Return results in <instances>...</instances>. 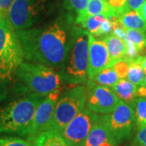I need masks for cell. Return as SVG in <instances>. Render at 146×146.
I'll return each instance as SVG.
<instances>
[{
    "label": "cell",
    "instance_id": "1",
    "mask_svg": "<svg viewBox=\"0 0 146 146\" xmlns=\"http://www.w3.org/2000/svg\"><path fill=\"white\" fill-rule=\"evenodd\" d=\"M16 33L27 61L42 63L50 68H60L70 46L63 27L55 23Z\"/></svg>",
    "mask_w": 146,
    "mask_h": 146
},
{
    "label": "cell",
    "instance_id": "2",
    "mask_svg": "<svg viewBox=\"0 0 146 146\" xmlns=\"http://www.w3.org/2000/svg\"><path fill=\"white\" fill-rule=\"evenodd\" d=\"M24 59L23 49L16 31L6 18L0 17V101L4 99Z\"/></svg>",
    "mask_w": 146,
    "mask_h": 146
},
{
    "label": "cell",
    "instance_id": "3",
    "mask_svg": "<svg viewBox=\"0 0 146 146\" xmlns=\"http://www.w3.org/2000/svg\"><path fill=\"white\" fill-rule=\"evenodd\" d=\"M14 89L17 93L46 97L60 88V77L52 68L42 63L23 62L15 77Z\"/></svg>",
    "mask_w": 146,
    "mask_h": 146
},
{
    "label": "cell",
    "instance_id": "4",
    "mask_svg": "<svg viewBox=\"0 0 146 146\" xmlns=\"http://www.w3.org/2000/svg\"><path fill=\"white\" fill-rule=\"evenodd\" d=\"M45 98L27 94L0 107V134L28 136L35 110Z\"/></svg>",
    "mask_w": 146,
    "mask_h": 146
},
{
    "label": "cell",
    "instance_id": "5",
    "mask_svg": "<svg viewBox=\"0 0 146 146\" xmlns=\"http://www.w3.org/2000/svg\"><path fill=\"white\" fill-rule=\"evenodd\" d=\"M88 67L89 37L88 33L84 31L76 35L58 74L65 84L82 85L88 81Z\"/></svg>",
    "mask_w": 146,
    "mask_h": 146
},
{
    "label": "cell",
    "instance_id": "6",
    "mask_svg": "<svg viewBox=\"0 0 146 146\" xmlns=\"http://www.w3.org/2000/svg\"><path fill=\"white\" fill-rule=\"evenodd\" d=\"M86 87L76 85L65 92L58 100L52 119L46 131L61 134L65 127L85 107Z\"/></svg>",
    "mask_w": 146,
    "mask_h": 146
},
{
    "label": "cell",
    "instance_id": "7",
    "mask_svg": "<svg viewBox=\"0 0 146 146\" xmlns=\"http://www.w3.org/2000/svg\"><path fill=\"white\" fill-rule=\"evenodd\" d=\"M102 115L117 146L130 140L136 131L135 112L131 103L120 100L113 112Z\"/></svg>",
    "mask_w": 146,
    "mask_h": 146
},
{
    "label": "cell",
    "instance_id": "8",
    "mask_svg": "<svg viewBox=\"0 0 146 146\" xmlns=\"http://www.w3.org/2000/svg\"><path fill=\"white\" fill-rule=\"evenodd\" d=\"M45 0H15L7 16V21L16 32L29 29L44 8Z\"/></svg>",
    "mask_w": 146,
    "mask_h": 146
},
{
    "label": "cell",
    "instance_id": "9",
    "mask_svg": "<svg viewBox=\"0 0 146 146\" xmlns=\"http://www.w3.org/2000/svg\"><path fill=\"white\" fill-rule=\"evenodd\" d=\"M119 102L120 99L111 88L88 80L85 107L91 111L99 115H107L115 110Z\"/></svg>",
    "mask_w": 146,
    "mask_h": 146
},
{
    "label": "cell",
    "instance_id": "10",
    "mask_svg": "<svg viewBox=\"0 0 146 146\" xmlns=\"http://www.w3.org/2000/svg\"><path fill=\"white\" fill-rule=\"evenodd\" d=\"M98 117L99 114L84 107L65 127L61 136L69 146H80L88 136Z\"/></svg>",
    "mask_w": 146,
    "mask_h": 146
},
{
    "label": "cell",
    "instance_id": "11",
    "mask_svg": "<svg viewBox=\"0 0 146 146\" xmlns=\"http://www.w3.org/2000/svg\"><path fill=\"white\" fill-rule=\"evenodd\" d=\"M61 92L62 89L60 87L46 96L37 106L27 137L36 136L46 131L52 119L55 106L59 97L61 96Z\"/></svg>",
    "mask_w": 146,
    "mask_h": 146
},
{
    "label": "cell",
    "instance_id": "12",
    "mask_svg": "<svg viewBox=\"0 0 146 146\" xmlns=\"http://www.w3.org/2000/svg\"><path fill=\"white\" fill-rule=\"evenodd\" d=\"M89 37V67L88 80L106 68L113 67L107 47L103 39H97L88 33Z\"/></svg>",
    "mask_w": 146,
    "mask_h": 146
},
{
    "label": "cell",
    "instance_id": "13",
    "mask_svg": "<svg viewBox=\"0 0 146 146\" xmlns=\"http://www.w3.org/2000/svg\"><path fill=\"white\" fill-rule=\"evenodd\" d=\"M80 146H117L105 124L102 115H99L88 136Z\"/></svg>",
    "mask_w": 146,
    "mask_h": 146
},
{
    "label": "cell",
    "instance_id": "14",
    "mask_svg": "<svg viewBox=\"0 0 146 146\" xmlns=\"http://www.w3.org/2000/svg\"><path fill=\"white\" fill-rule=\"evenodd\" d=\"M103 40L106 42L110 58L113 65L122 59H125L127 46L123 39L111 33L105 36Z\"/></svg>",
    "mask_w": 146,
    "mask_h": 146
},
{
    "label": "cell",
    "instance_id": "15",
    "mask_svg": "<svg viewBox=\"0 0 146 146\" xmlns=\"http://www.w3.org/2000/svg\"><path fill=\"white\" fill-rule=\"evenodd\" d=\"M34 146H69L61 134L45 131L36 136L28 137Z\"/></svg>",
    "mask_w": 146,
    "mask_h": 146
},
{
    "label": "cell",
    "instance_id": "16",
    "mask_svg": "<svg viewBox=\"0 0 146 146\" xmlns=\"http://www.w3.org/2000/svg\"><path fill=\"white\" fill-rule=\"evenodd\" d=\"M111 89L121 101L127 103H131L137 96L138 87L127 79H120Z\"/></svg>",
    "mask_w": 146,
    "mask_h": 146
},
{
    "label": "cell",
    "instance_id": "17",
    "mask_svg": "<svg viewBox=\"0 0 146 146\" xmlns=\"http://www.w3.org/2000/svg\"><path fill=\"white\" fill-rule=\"evenodd\" d=\"M98 15H104L107 18L115 17L110 9V7L106 0H89L86 11L84 16L80 18H76V23L80 24L87 17L98 16Z\"/></svg>",
    "mask_w": 146,
    "mask_h": 146
},
{
    "label": "cell",
    "instance_id": "18",
    "mask_svg": "<svg viewBox=\"0 0 146 146\" xmlns=\"http://www.w3.org/2000/svg\"><path fill=\"white\" fill-rule=\"evenodd\" d=\"M118 19L126 29L146 32V22L138 11L129 10L121 15Z\"/></svg>",
    "mask_w": 146,
    "mask_h": 146
},
{
    "label": "cell",
    "instance_id": "19",
    "mask_svg": "<svg viewBox=\"0 0 146 146\" xmlns=\"http://www.w3.org/2000/svg\"><path fill=\"white\" fill-rule=\"evenodd\" d=\"M128 63V72L127 79L136 86H141L145 77V72L141 63L140 56L134 59L127 60Z\"/></svg>",
    "mask_w": 146,
    "mask_h": 146
},
{
    "label": "cell",
    "instance_id": "20",
    "mask_svg": "<svg viewBox=\"0 0 146 146\" xmlns=\"http://www.w3.org/2000/svg\"><path fill=\"white\" fill-rule=\"evenodd\" d=\"M131 104L134 109L136 128L138 131L146 125V98L136 96Z\"/></svg>",
    "mask_w": 146,
    "mask_h": 146
},
{
    "label": "cell",
    "instance_id": "21",
    "mask_svg": "<svg viewBox=\"0 0 146 146\" xmlns=\"http://www.w3.org/2000/svg\"><path fill=\"white\" fill-rule=\"evenodd\" d=\"M96 84L111 88L117 83L120 79L113 67L106 68L101 71L99 73L95 75L92 79H90Z\"/></svg>",
    "mask_w": 146,
    "mask_h": 146
},
{
    "label": "cell",
    "instance_id": "22",
    "mask_svg": "<svg viewBox=\"0 0 146 146\" xmlns=\"http://www.w3.org/2000/svg\"><path fill=\"white\" fill-rule=\"evenodd\" d=\"M106 18L107 17L104 15L89 16L84 19L82 22H80V25H81V26L85 29L84 31L86 33L93 35L94 36H99L101 25Z\"/></svg>",
    "mask_w": 146,
    "mask_h": 146
},
{
    "label": "cell",
    "instance_id": "23",
    "mask_svg": "<svg viewBox=\"0 0 146 146\" xmlns=\"http://www.w3.org/2000/svg\"><path fill=\"white\" fill-rule=\"evenodd\" d=\"M126 37L137 47L140 52L146 49L145 33L135 29H126Z\"/></svg>",
    "mask_w": 146,
    "mask_h": 146
},
{
    "label": "cell",
    "instance_id": "24",
    "mask_svg": "<svg viewBox=\"0 0 146 146\" xmlns=\"http://www.w3.org/2000/svg\"><path fill=\"white\" fill-rule=\"evenodd\" d=\"M112 14L119 18L121 15L131 10L127 0H106Z\"/></svg>",
    "mask_w": 146,
    "mask_h": 146
},
{
    "label": "cell",
    "instance_id": "25",
    "mask_svg": "<svg viewBox=\"0 0 146 146\" xmlns=\"http://www.w3.org/2000/svg\"><path fill=\"white\" fill-rule=\"evenodd\" d=\"M0 146H34L28 139L18 136H0Z\"/></svg>",
    "mask_w": 146,
    "mask_h": 146
},
{
    "label": "cell",
    "instance_id": "26",
    "mask_svg": "<svg viewBox=\"0 0 146 146\" xmlns=\"http://www.w3.org/2000/svg\"><path fill=\"white\" fill-rule=\"evenodd\" d=\"M68 3L71 8L77 14V18H80L84 16L89 0H68Z\"/></svg>",
    "mask_w": 146,
    "mask_h": 146
},
{
    "label": "cell",
    "instance_id": "27",
    "mask_svg": "<svg viewBox=\"0 0 146 146\" xmlns=\"http://www.w3.org/2000/svg\"><path fill=\"white\" fill-rule=\"evenodd\" d=\"M113 68L117 73L119 79H127L128 72V63L126 59H122L115 63Z\"/></svg>",
    "mask_w": 146,
    "mask_h": 146
},
{
    "label": "cell",
    "instance_id": "28",
    "mask_svg": "<svg viewBox=\"0 0 146 146\" xmlns=\"http://www.w3.org/2000/svg\"><path fill=\"white\" fill-rule=\"evenodd\" d=\"M131 146H146V125L136 131Z\"/></svg>",
    "mask_w": 146,
    "mask_h": 146
},
{
    "label": "cell",
    "instance_id": "29",
    "mask_svg": "<svg viewBox=\"0 0 146 146\" xmlns=\"http://www.w3.org/2000/svg\"><path fill=\"white\" fill-rule=\"evenodd\" d=\"M15 0H0V17L6 18Z\"/></svg>",
    "mask_w": 146,
    "mask_h": 146
},
{
    "label": "cell",
    "instance_id": "30",
    "mask_svg": "<svg viewBox=\"0 0 146 146\" xmlns=\"http://www.w3.org/2000/svg\"><path fill=\"white\" fill-rule=\"evenodd\" d=\"M145 1V0H127V3L131 10L140 12Z\"/></svg>",
    "mask_w": 146,
    "mask_h": 146
},
{
    "label": "cell",
    "instance_id": "31",
    "mask_svg": "<svg viewBox=\"0 0 146 146\" xmlns=\"http://www.w3.org/2000/svg\"><path fill=\"white\" fill-rule=\"evenodd\" d=\"M137 96H141L146 98V87L140 86L137 90Z\"/></svg>",
    "mask_w": 146,
    "mask_h": 146
},
{
    "label": "cell",
    "instance_id": "32",
    "mask_svg": "<svg viewBox=\"0 0 146 146\" xmlns=\"http://www.w3.org/2000/svg\"><path fill=\"white\" fill-rule=\"evenodd\" d=\"M139 13L141 14V16L144 18V20H145L146 22V0L145 1V3H144V4L142 6V7H141V11H140Z\"/></svg>",
    "mask_w": 146,
    "mask_h": 146
},
{
    "label": "cell",
    "instance_id": "33",
    "mask_svg": "<svg viewBox=\"0 0 146 146\" xmlns=\"http://www.w3.org/2000/svg\"><path fill=\"white\" fill-rule=\"evenodd\" d=\"M140 59H141V65H142L146 74V56H140Z\"/></svg>",
    "mask_w": 146,
    "mask_h": 146
},
{
    "label": "cell",
    "instance_id": "34",
    "mask_svg": "<svg viewBox=\"0 0 146 146\" xmlns=\"http://www.w3.org/2000/svg\"><path fill=\"white\" fill-rule=\"evenodd\" d=\"M141 86H144V87H146V75H145V77L144 79V80H143V83L141 84Z\"/></svg>",
    "mask_w": 146,
    "mask_h": 146
},
{
    "label": "cell",
    "instance_id": "35",
    "mask_svg": "<svg viewBox=\"0 0 146 146\" xmlns=\"http://www.w3.org/2000/svg\"><path fill=\"white\" fill-rule=\"evenodd\" d=\"M145 48H146V32H145Z\"/></svg>",
    "mask_w": 146,
    "mask_h": 146
}]
</instances>
